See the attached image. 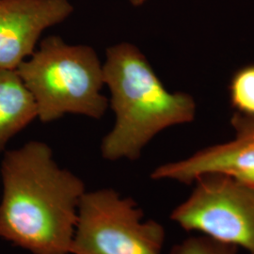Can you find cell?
I'll return each mask as SVG.
<instances>
[{
  "label": "cell",
  "instance_id": "3",
  "mask_svg": "<svg viewBox=\"0 0 254 254\" xmlns=\"http://www.w3.org/2000/svg\"><path fill=\"white\" fill-rule=\"evenodd\" d=\"M16 71L34 99L42 123L68 114L100 120L109 109V99L102 92L106 87L103 63L91 46L47 36Z\"/></svg>",
  "mask_w": 254,
  "mask_h": 254
},
{
  "label": "cell",
  "instance_id": "4",
  "mask_svg": "<svg viewBox=\"0 0 254 254\" xmlns=\"http://www.w3.org/2000/svg\"><path fill=\"white\" fill-rule=\"evenodd\" d=\"M143 216L135 200L112 189L86 191L70 254H161L165 228Z\"/></svg>",
  "mask_w": 254,
  "mask_h": 254
},
{
  "label": "cell",
  "instance_id": "7",
  "mask_svg": "<svg viewBox=\"0 0 254 254\" xmlns=\"http://www.w3.org/2000/svg\"><path fill=\"white\" fill-rule=\"evenodd\" d=\"M231 126L233 140L201 149L180 161L163 164L151 174L154 180H173L191 185L202 174L225 173L232 176L254 170V116L235 112Z\"/></svg>",
  "mask_w": 254,
  "mask_h": 254
},
{
  "label": "cell",
  "instance_id": "10",
  "mask_svg": "<svg viewBox=\"0 0 254 254\" xmlns=\"http://www.w3.org/2000/svg\"><path fill=\"white\" fill-rule=\"evenodd\" d=\"M235 246L223 244L207 236H191L173 246L170 254H236Z\"/></svg>",
  "mask_w": 254,
  "mask_h": 254
},
{
  "label": "cell",
  "instance_id": "12",
  "mask_svg": "<svg viewBox=\"0 0 254 254\" xmlns=\"http://www.w3.org/2000/svg\"><path fill=\"white\" fill-rule=\"evenodd\" d=\"M147 0H129L130 4L134 7H140L142 5L145 4V2Z\"/></svg>",
  "mask_w": 254,
  "mask_h": 254
},
{
  "label": "cell",
  "instance_id": "8",
  "mask_svg": "<svg viewBox=\"0 0 254 254\" xmlns=\"http://www.w3.org/2000/svg\"><path fill=\"white\" fill-rule=\"evenodd\" d=\"M37 118L34 99L17 71L0 68V154Z\"/></svg>",
  "mask_w": 254,
  "mask_h": 254
},
{
  "label": "cell",
  "instance_id": "11",
  "mask_svg": "<svg viewBox=\"0 0 254 254\" xmlns=\"http://www.w3.org/2000/svg\"><path fill=\"white\" fill-rule=\"evenodd\" d=\"M234 177L254 190V170L245 172V173H239L237 175H235Z\"/></svg>",
  "mask_w": 254,
  "mask_h": 254
},
{
  "label": "cell",
  "instance_id": "5",
  "mask_svg": "<svg viewBox=\"0 0 254 254\" xmlns=\"http://www.w3.org/2000/svg\"><path fill=\"white\" fill-rule=\"evenodd\" d=\"M194 183L171 219L187 232L254 254V190L225 173L202 174Z\"/></svg>",
  "mask_w": 254,
  "mask_h": 254
},
{
  "label": "cell",
  "instance_id": "2",
  "mask_svg": "<svg viewBox=\"0 0 254 254\" xmlns=\"http://www.w3.org/2000/svg\"><path fill=\"white\" fill-rule=\"evenodd\" d=\"M103 67L105 86L110 92L109 107L115 115L114 126L101 142L104 159L135 161L160 132L196 118L193 96L168 91L134 44L109 46Z\"/></svg>",
  "mask_w": 254,
  "mask_h": 254
},
{
  "label": "cell",
  "instance_id": "1",
  "mask_svg": "<svg viewBox=\"0 0 254 254\" xmlns=\"http://www.w3.org/2000/svg\"><path fill=\"white\" fill-rule=\"evenodd\" d=\"M0 178V238L32 254H70L86 192L81 178L40 140L5 151Z\"/></svg>",
  "mask_w": 254,
  "mask_h": 254
},
{
  "label": "cell",
  "instance_id": "6",
  "mask_svg": "<svg viewBox=\"0 0 254 254\" xmlns=\"http://www.w3.org/2000/svg\"><path fill=\"white\" fill-rule=\"evenodd\" d=\"M70 0H0V68L17 70L47 29L73 14Z\"/></svg>",
  "mask_w": 254,
  "mask_h": 254
},
{
  "label": "cell",
  "instance_id": "9",
  "mask_svg": "<svg viewBox=\"0 0 254 254\" xmlns=\"http://www.w3.org/2000/svg\"><path fill=\"white\" fill-rule=\"evenodd\" d=\"M229 96L235 112L254 116V64L241 67L233 74Z\"/></svg>",
  "mask_w": 254,
  "mask_h": 254
}]
</instances>
